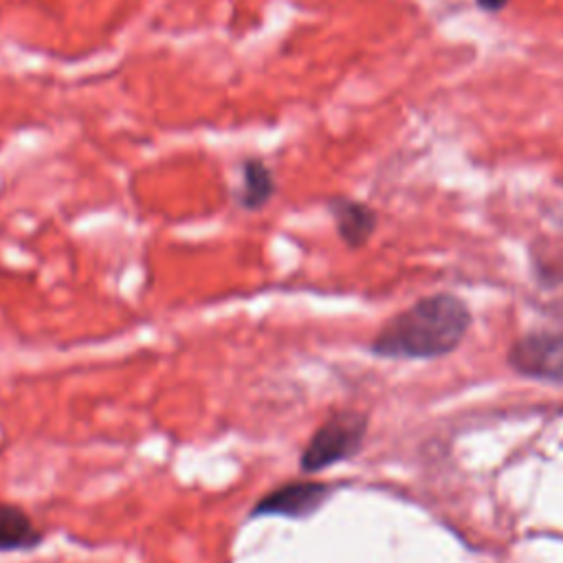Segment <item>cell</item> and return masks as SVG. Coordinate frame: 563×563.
I'll return each mask as SVG.
<instances>
[{
  "label": "cell",
  "mask_w": 563,
  "mask_h": 563,
  "mask_svg": "<svg viewBox=\"0 0 563 563\" xmlns=\"http://www.w3.org/2000/svg\"><path fill=\"white\" fill-rule=\"evenodd\" d=\"M471 312L453 295H431L391 317L374 336L372 352L387 358H435L457 347Z\"/></svg>",
  "instance_id": "obj_1"
},
{
  "label": "cell",
  "mask_w": 563,
  "mask_h": 563,
  "mask_svg": "<svg viewBox=\"0 0 563 563\" xmlns=\"http://www.w3.org/2000/svg\"><path fill=\"white\" fill-rule=\"evenodd\" d=\"M367 418L358 411H339L323 420L299 455L303 473H319L352 457L365 438Z\"/></svg>",
  "instance_id": "obj_2"
},
{
  "label": "cell",
  "mask_w": 563,
  "mask_h": 563,
  "mask_svg": "<svg viewBox=\"0 0 563 563\" xmlns=\"http://www.w3.org/2000/svg\"><path fill=\"white\" fill-rule=\"evenodd\" d=\"M336 486L328 482H312V479H295L286 482L277 488L264 493L249 510L246 519H266V517H282L292 521H303L317 515L328 499L334 495Z\"/></svg>",
  "instance_id": "obj_3"
},
{
  "label": "cell",
  "mask_w": 563,
  "mask_h": 563,
  "mask_svg": "<svg viewBox=\"0 0 563 563\" xmlns=\"http://www.w3.org/2000/svg\"><path fill=\"white\" fill-rule=\"evenodd\" d=\"M508 363L523 376L563 383V334L532 332L508 352Z\"/></svg>",
  "instance_id": "obj_4"
},
{
  "label": "cell",
  "mask_w": 563,
  "mask_h": 563,
  "mask_svg": "<svg viewBox=\"0 0 563 563\" xmlns=\"http://www.w3.org/2000/svg\"><path fill=\"white\" fill-rule=\"evenodd\" d=\"M42 541L44 532L24 508L11 501H0V554L31 552L40 548Z\"/></svg>",
  "instance_id": "obj_5"
},
{
  "label": "cell",
  "mask_w": 563,
  "mask_h": 563,
  "mask_svg": "<svg viewBox=\"0 0 563 563\" xmlns=\"http://www.w3.org/2000/svg\"><path fill=\"white\" fill-rule=\"evenodd\" d=\"M332 216L341 240L350 246H361L374 231V213L352 200L332 202Z\"/></svg>",
  "instance_id": "obj_6"
},
{
  "label": "cell",
  "mask_w": 563,
  "mask_h": 563,
  "mask_svg": "<svg viewBox=\"0 0 563 563\" xmlns=\"http://www.w3.org/2000/svg\"><path fill=\"white\" fill-rule=\"evenodd\" d=\"M275 191V180L268 172V167L260 161H249L244 165V178H242V189L238 194L240 207L253 211L260 209L262 205L268 202V198Z\"/></svg>",
  "instance_id": "obj_7"
}]
</instances>
